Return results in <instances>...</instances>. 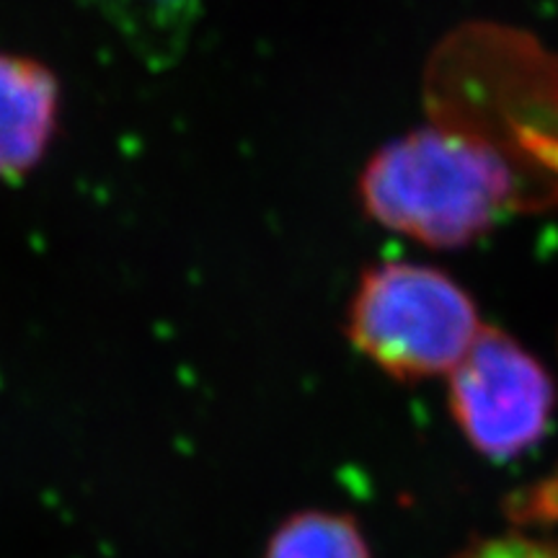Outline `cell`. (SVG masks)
<instances>
[{
	"instance_id": "52a82bcc",
	"label": "cell",
	"mask_w": 558,
	"mask_h": 558,
	"mask_svg": "<svg viewBox=\"0 0 558 558\" xmlns=\"http://www.w3.org/2000/svg\"><path fill=\"white\" fill-rule=\"evenodd\" d=\"M514 514L522 520L546 522V525L558 522V473L535 484L527 494H522L518 507H514Z\"/></svg>"
},
{
	"instance_id": "5b68a950",
	"label": "cell",
	"mask_w": 558,
	"mask_h": 558,
	"mask_svg": "<svg viewBox=\"0 0 558 558\" xmlns=\"http://www.w3.org/2000/svg\"><path fill=\"white\" fill-rule=\"evenodd\" d=\"M262 558H373V554L349 514L303 509L271 530Z\"/></svg>"
},
{
	"instance_id": "6da1fadb",
	"label": "cell",
	"mask_w": 558,
	"mask_h": 558,
	"mask_svg": "<svg viewBox=\"0 0 558 558\" xmlns=\"http://www.w3.org/2000/svg\"><path fill=\"white\" fill-rule=\"evenodd\" d=\"M518 179L497 145L422 128L375 153L360 179L367 215L435 248L471 243L514 202Z\"/></svg>"
},
{
	"instance_id": "8992f818",
	"label": "cell",
	"mask_w": 558,
	"mask_h": 558,
	"mask_svg": "<svg viewBox=\"0 0 558 558\" xmlns=\"http://www.w3.org/2000/svg\"><path fill=\"white\" fill-rule=\"evenodd\" d=\"M452 558H558V538L527 533L492 535L473 541Z\"/></svg>"
},
{
	"instance_id": "3957f363",
	"label": "cell",
	"mask_w": 558,
	"mask_h": 558,
	"mask_svg": "<svg viewBox=\"0 0 558 558\" xmlns=\"http://www.w3.org/2000/svg\"><path fill=\"white\" fill-rule=\"evenodd\" d=\"M450 378V411L471 448L512 460L546 435L554 383L527 349L499 329H481Z\"/></svg>"
},
{
	"instance_id": "277c9868",
	"label": "cell",
	"mask_w": 558,
	"mask_h": 558,
	"mask_svg": "<svg viewBox=\"0 0 558 558\" xmlns=\"http://www.w3.org/2000/svg\"><path fill=\"white\" fill-rule=\"evenodd\" d=\"M60 81L29 54L0 52V181H16L45 160L60 128Z\"/></svg>"
},
{
	"instance_id": "7a4b0ae2",
	"label": "cell",
	"mask_w": 558,
	"mask_h": 558,
	"mask_svg": "<svg viewBox=\"0 0 558 558\" xmlns=\"http://www.w3.org/2000/svg\"><path fill=\"white\" fill-rule=\"evenodd\" d=\"M484 326L460 284L418 264L365 271L349 308V339L399 380L450 375Z\"/></svg>"
},
{
	"instance_id": "ba28073f",
	"label": "cell",
	"mask_w": 558,
	"mask_h": 558,
	"mask_svg": "<svg viewBox=\"0 0 558 558\" xmlns=\"http://www.w3.org/2000/svg\"><path fill=\"white\" fill-rule=\"evenodd\" d=\"M158 3H163V0H158ZM169 3H173V5H181V3H186V0H169Z\"/></svg>"
}]
</instances>
